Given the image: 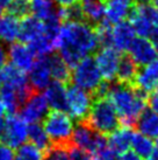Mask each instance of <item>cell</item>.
Listing matches in <instances>:
<instances>
[{
  "mask_svg": "<svg viewBox=\"0 0 158 160\" xmlns=\"http://www.w3.org/2000/svg\"><path fill=\"white\" fill-rule=\"evenodd\" d=\"M132 136H134V128L122 125L107 137L108 146L118 156H121L126 151L130 150Z\"/></svg>",
  "mask_w": 158,
  "mask_h": 160,
  "instance_id": "16",
  "label": "cell"
},
{
  "mask_svg": "<svg viewBox=\"0 0 158 160\" xmlns=\"http://www.w3.org/2000/svg\"><path fill=\"white\" fill-rule=\"evenodd\" d=\"M157 60H158V54H157Z\"/></svg>",
  "mask_w": 158,
  "mask_h": 160,
  "instance_id": "52",
  "label": "cell"
},
{
  "mask_svg": "<svg viewBox=\"0 0 158 160\" xmlns=\"http://www.w3.org/2000/svg\"><path fill=\"white\" fill-rule=\"evenodd\" d=\"M140 70V67L137 63L132 60V58L128 55H123L121 58L120 64H118V74H116V81L124 84H134V81L136 78L137 72Z\"/></svg>",
  "mask_w": 158,
  "mask_h": 160,
  "instance_id": "22",
  "label": "cell"
},
{
  "mask_svg": "<svg viewBox=\"0 0 158 160\" xmlns=\"http://www.w3.org/2000/svg\"><path fill=\"white\" fill-rule=\"evenodd\" d=\"M151 1H152V4H154L155 6L158 8V0H151Z\"/></svg>",
  "mask_w": 158,
  "mask_h": 160,
  "instance_id": "49",
  "label": "cell"
},
{
  "mask_svg": "<svg viewBox=\"0 0 158 160\" xmlns=\"http://www.w3.org/2000/svg\"><path fill=\"white\" fill-rule=\"evenodd\" d=\"M128 19L132 21L136 34L138 36H142V38H149L152 29L155 28L154 23L138 11L136 4L134 5V7L130 11Z\"/></svg>",
  "mask_w": 158,
  "mask_h": 160,
  "instance_id": "27",
  "label": "cell"
},
{
  "mask_svg": "<svg viewBox=\"0 0 158 160\" xmlns=\"http://www.w3.org/2000/svg\"><path fill=\"white\" fill-rule=\"evenodd\" d=\"M28 126L29 124L21 116L16 113L8 115L5 119V132L2 142L11 146L12 148H18L23 145L28 139Z\"/></svg>",
  "mask_w": 158,
  "mask_h": 160,
  "instance_id": "8",
  "label": "cell"
},
{
  "mask_svg": "<svg viewBox=\"0 0 158 160\" xmlns=\"http://www.w3.org/2000/svg\"><path fill=\"white\" fill-rule=\"evenodd\" d=\"M44 33L43 20L36 18L35 15H26L20 21V35L19 40L23 43H29L36 38Z\"/></svg>",
  "mask_w": 158,
  "mask_h": 160,
  "instance_id": "19",
  "label": "cell"
},
{
  "mask_svg": "<svg viewBox=\"0 0 158 160\" xmlns=\"http://www.w3.org/2000/svg\"><path fill=\"white\" fill-rule=\"evenodd\" d=\"M148 105L150 109H152L155 112L158 113V87L149 93V99H148Z\"/></svg>",
  "mask_w": 158,
  "mask_h": 160,
  "instance_id": "39",
  "label": "cell"
},
{
  "mask_svg": "<svg viewBox=\"0 0 158 160\" xmlns=\"http://www.w3.org/2000/svg\"><path fill=\"white\" fill-rule=\"evenodd\" d=\"M44 152L31 142H25L16 148L14 160H43Z\"/></svg>",
  "mask_w": 158,
  "mask_h": 160,
  "instance_id": "30",
  "label": "cell"
},
{
  "mask_svg": "<svg viewBox=\"0 0 158 160\" xmlns=\"http://www.w3.org/2000/svg\"><path fill=\"white\" fill-rule=\"evenodd\" d=\"M62 15L64 19V22L72 21V22H81L86 21L83 6L80 2H75L67 7H62Z\"/></svg>",
  "mask_w": 158,
  "mask_h": 160,
  "instance_id": "33",
  "label": "cell"
},
{
  "mask_svg": "<svg viewBox=\"0 0 158 160\" xmlns=\"http://www.w3.org/2000/svg\"><path fill=\"white\" fill-rule=\"evenodd\" d=\"M86 120L93 129L105 136H109L121 125V118L109 97L94 98Z\"/></svg>",
  "mask_w": 158,
  "mask_h": 160,
  "instance_id": "3",
  "label": "cell"
},
{
  "mask_svg": "<svg viewBox=\"0 0 158 160\" xmlns=\"http://www.w3.org/2000/svg\"><path fill=\"white\" fill-rule=\"evenodd\" d=\"M155 144H156V151L158 152V138L156 139V142H155Z\"/></svg>",
  "mask_w": 158,
  "mask_h": 160,
  "instance_id": "50",
  "label": "cell"
},
{
  "mask_svg": "<svg viewBox=\"0 0 158 160\" xmlns=\"http://www.w3.org/2000/svg\"><path fill=\"white\" fill-rule=\"evenodd\" d=\"M7 60H8V50L5 48L2 42H0V69L7 64Z\"/></svg>",
  "mask_w": 158,
  "mask_h": 160,
  "instance_id": "40",
  "label": "cell"
},
{
  "mask_svg": "<svg viewBox=\"0 0 158 160\" xmlns=\"http://www.w3.org/2000/svg\"><path fill=\"white\" fill-rule=\"evenodd\" d=\"M149 40L152 42V45L156 47V49L158 50V26H156L152 29V32H151V34H150L149 36Z\"/></svg>",
  "mask_w": 158,
  "mask_h": 160,
  "instance_id": "42",
  "label": "cell"
},
{
  "mask_svg": "<svg viewBox=\"0 0 158 160\" xmlns=\"http://www.w3.org/2000/svg\"><path fill=\"white\" fill-rule=\"evenodd\" d=\"M51 70H50V63L49 56H42L36 58L33 68L29 71V83L35 91L45 90L51 83Z\"/></svg>",
  "mask_w": 158,
  "mask_h": 160,
  "instance_id": "12",
  "label": "cell"
},
{
  "mask_svg": "<svg viewBox=\"0 0 158 160\" xmlns=\"http://www.w3.org/2000/svg\"><path fill=\"white\" fill-rule=\"evenodd\" d=\"M120 160H143V158L138 156L134 150H128L120 156Z\"/></svg>",
  "mask_w": 158,
  "mask_h": 160,
  "instance_id": "41",
  "label": "cell"
},
{
  "mask_svg": "<svg viewBox=\"0 0 158 160\" xmlns=\"http://www.w3.org/2000/svg\"><path fill=\"white\" fill-rule=\"evenodd\" d=\"M67 151H69L70 160H93V154L91 152L76 146L72 142L67 147Z\"/></svg>",
  "mask_w": 158,
  "mask_h": 160,
  "instance_id": "36",
  "label": "cell"
},
{
  "mask_svg": "<svg viewBox=\"0 0 158 160\" xmlns=\"http://www.w3.org/2000/svg\"><path fill=\"white\" fill-rule=\"evenodd\" d=\"M49 63H50V70L51 76L55 81H59L62 83H70L71 82V69L67 63L62 58L59 54H51L49 55Z\"/></svg>",
  "mask_w": 158,
  "mask_h": 160,
  "instance_id": "24",
  "label": "cell"
},
{
  "mask_svg": "<svg viewBox=\"0 0 158 160\" xmlns=\"http://www.w3.org/2000/svg\"><path fill=\"white\" fill-rule=\"evenodd\" d=\"M132 150H134L138 156L146 160L151 158L156 152V144L154 142L152 138L146 137L137 131V132H134V136H132Z\"/></svg>",
  "mask_w": 158,
  "mask_h": 160,
  "instance_id": "26",
  "label": "cell"
},
{
  "mask_svg": "<svg viewBox=\"0 0 158 160\" xmlns=\"http://www.w3.org/2000/svg\"><path fill=\"white\" fill-rule=\"evenodd\" d=\"M12 2H13V0H0V8L1 9L9 8Z\"/></svg>",
  "mask_w": 158,
  "mask_h": 160,
  "instance_id": "44",
  "label": "cell"
},
{
  "mask_svg": "<svg viewBox=\"0 0 158 160\" xmlns=\"http://www.w3.org/2000/svg\"><path fill=\"white\" fill-rule=\"evenodd\" d=\"M4 132H5V120L2 118H0V142H2Z\"/></svg>",
  "mask_w": 158,
  "mask_h": 160,
  "instance_id": "45",
  "label": "cell"
},
{
  "mask_svg": "<svg viewBox=\"0 0 158 160\" xmlns=\"http://www.w3.org/2000/svg\"><path fill=\"white\" fill-rule=\"evenodd\" d=\"M146 160H158V152L156 151L154 153V156L151 157V158H149V159H146Z\"/></svg>",
  "mask_w": 158,
  "mask_h": 160,
  "instance_id": "47",
  "label": "cell"
},
{
  "mask_svg": "<svg viewBox=\"0 0 158 160\" xmlns=\"http://www.w3.org/2000/svg\"><path fill=\"white\" fill-rule=\"evenodd\" d=\"M108 97L118 110L121 125L135 128L140 115L148 108L149 93L134 85L116 81L115 83H112Z\"/></svg>",
  "mask_w": 158,
  "mask_h": 160,
  "instance_id": "2",
  "label": "cell"
},
{
  "mask_svg": "<svg viewBox=\"0 0 158 160\" xmlns=\"http://www.w3.org/2000/svg\"><path fill=\"white\" fill-rule=\"evenodd\" d=\"M1 12H2V9L0 8V17H1Z\"/></svg>",
  "mask_w": 158,
  "mask_h": 160,
  "instance_id": "51",
  "label": "cell"
},
{
  "mask_svg": "<svg viewBox=\"0 0 158 160\" xmlns=\"http://www.w3.org/2000/svg\"><path fill=\"white\" fill-rule=\"evenodd\" d=\"M67 147L69 146L53 145L48 151L44 153L43 160H70Z\"/></svg>",
  "mask_w": 158,
  "mask_h": 160,
  "instance_id": "34",
  "label": "cell"
},
{
  "mask_svg": "<svg viewBox=\"0 0 158 160\" xmlns=\"http://www.w3.org/2000/svg\"><path fill=\"white\" fill-rule=\"evenodd\" d=\"M44 96L51 110L67 112V88L65 83L59 81H51V83L44 90Z\"/></svg>",
  "mask_w": 158,
  "mask_h": 160,
  "instance_id": "15",
  "label": "cell"
},
{
  "mask_svg": "<svg viewBox=\"0 0 158 160\" xmlns=\"http://www.w3.org/2000/svg\"><path fill=\"white\" fill-rule=\"evenodd\" d=\"M0 96L2 98V102L5 104L6 111L9 112V115L12 113H18L20 111L21 107L23 105V99L21 95L15 88L12 85L4 83L0 88Z\"/></svg>",
  "mask_w": 158,
  "mask_h": 160,
  "instance_id": "23",
  "label": "cell"
},
{
  "mask_svg": "<svg viewBox=\"0 0 158 160\" xmlns=\"http://www.w3.org/2000/svg\"><path fill=\"white\" fill-rule=\"evenodd\" d=\"M132 85L148 93L152 92L158 87V61L141 67Z\"/></svg>",
  "mask_w": 158,
  "mask_h": 160,
  "instance_id": "17",
  "label": "cell"
},
{
  "mask_svg": "<svg viewBox=\"0 0 158 160\" xmlns=\"http://www.w3.org/2000/svg\"><path fill=\"white\" fill-rule=\"evenodd\" d=\"M93 160H120V156H118L114 151H112L107 145L93 154Z\"/></svg>",
  "mask_w": 158,
  "mask_h": 160,
  "instance_id": "37",
  "label": "cell"
},
{
  "mask_svg": "<svg viewBox=\"0 0 158 160\" xmlns=\"http://www.w3.org/2000/svg\"><path fill=\"white\" fill-rule=\"evenodd\" d=\"M104 81L100 69L98 67L95 58L88 55L84 58L80 62L72 69L71 82L84 90H87L93 93L100 83Z\"/></svg>",
  "mask_w": 158,
  "mask_h": 160,
  "instance_id": "5",
  "label": "cell"
},
{
  "mask_svg": "<svg viewBox=\"0 0 158 160\" xmlns=\"http://www.w3.org/2000/svg\"><path fill=\"white\" fill-rule=\"evenodd\" d=\"M31 49V52L37 58H42V56H49L53 53V50L58 48V42L56 40L50 39L48 35L42 34L39 38H36L35 40L30 41L29 43H27Z\"/></svg>",
  "mask_w": 158,
  "mask_h": 160,
  "instance_id": "28",
  "label": "cell"
},
{
  "mask_svg": "<svg viewBox=\"0 0 158 160\" xmlns=\"http://www.w3.org/2000/svg\"><path fill=\"white\" fill-rule=\"evenodd\" d=\"M71 142L76 146L91 152L92 154L108 145L107 137L93 129L86 119L77 122Z\"/></svg>",
  "mask_w": 158,
  "mask_h": 160,
  "instance_id": "6",
  "label": "cell"
},
{
  "mask_svg": "<svg viewBox=\"0 0 158 160\" xmlns=\"http://www.w3.org/2000/svg\"><path fill=\"white\" fill-rule=\"evenodd\" d=\"M113 23H110L107 19H104L101 22L94 26L97 32L99 45L101 47H113L114 41H113Z\"/></svg>",
  "mask_w": 158,
  "mask_h": 160,
  "instance_id": "31",
  "label": "cell"
},
{
  "mask_svg": "<svg viewBox=\"0 0 158 160\" xmlns=\"http://www.w3.org/2000/svg\"><path fill=\"white\" fill-rule=\"evenodd\" d=\"M135 4L136 0H106V19L113 25L126 20Z\"/></svg>",
  "mask_w": 158,
  "mask_h": 160,
  "instance_id": "18",
  "label": "cell"
},
{
  "mask_svg": "<svg viewBox=\"0 0 158 160\" xmlns=\"http://www.w3.org/2000/svg\"><path fill=\"white\" fill-rule=\"evenodd\" d=\"M20 35V20L19 17L12 13L0 17V42L14 43Z\"/></svg>",
  "mask_w": 158,
  "mask_h": 160,
  "instance_id": "20",
  "label": "cell"
},
{
  "mask_svg": "<svg viewBox=\"0 0 158 160\" xmlns=\"http://www.w3.org/2000/svg\"><path fill=\"white\" fill-rule=\"evenodd\" d=\"M94 0H80V4L81 5H85V4H88V2H92Z\"/></svg>",
  "mask_w": 158,
  "mask_h": 160,
  "instance_id": "48",
  "label": "cell"
},
{
  "mask_svg": "<svg viewBox=\"0 0 158 160\" xmlns=\"http://www.w3.org/2000/svg\"><path fill=\"white\" fill-rule=\"evenodd\" d=\"M35 55L29 48V46L23 42L12 43L8 49L9 62L16 68L21 69L25 72H29L35 63Z\"/></svg>",
  "mask_w": 158,
  "mask_h": 160,
  "instance_id": "13",
  "label": "cell"
},
{
  "mask_svg": "<svg viewBox=\"0 0 158 160\" xmlns=\"http://www.w3.org/2000/svg\"><path fill=\"white\" fill-rule=\"evenodd\" d=\"M135 128L138 132L146 137L157 139L158 138V113L152 109L146 108L142 112L136 122Z\"/></svg>",
  "mask_w": 158,
  "mask_h": 160,
  "instance_id": "21",
  "label": "cell"
},
{
  "mask_svg": "<svg viewBox=\"0 0 158 160\" xmlns=\"http://www.w3.org/2000/svg\"><path fill=\"white\" fill-rule=\"evenodd\" d=\"M129 55L137 63L138 67H145L156 61L157 49L148 38H136L132 41L130 48L128 50Z\"/></svg>",
  "mask_w": 158,
  "mask_h": 160,
  "instance_id": "11",
  "label": "cell"
},
{
  "mask_svg": "<svg viewBox=\"0 0 158 160\" xmlns=\"http://www.w3.org/2000/svg\"><path fill=\"white\" fill-rule=\"evenodd\" d=\"M94 97L87 90L75 84L67 87V113L77 122L87 118Z\"/></svg>",
  "mask_w": 158,
  "mask_h": 160,
  "instance_id": "7",
  "label": "cell"
},
{
  "mask_svg": "<svg viewBox=\"0 0 158 160\" xmlns=\"http://www.w3.org/2000/svg\"><path fill=\"white\" fill-rule=\"evenodd\" d=\"M67 112L51 110L43 119V126L53 145L69 146L71 144L75 122Z\"/></svg>",
  "mask_w": 158,
  "mask_h": 160,
  "instance_id": "4",
  "label": "cell"
},
{
  "mask_svg": "<svg viewBox=\"0 0 158 160\" xmlns=\"http://www.w3.org/2000/svg\"><path fill=\"white\" fill-rule=\"evenodd\" d=\"M30 1L31 0H13L8 12L19 18H23L28 15V12H30Z\"/></svg>",
  "mask_w": 158,
  "mask_h": 160,
  "instance_id": "35",
  "label": "cell"
},
{
  "mask_svg": "<svg viewBox=\"0 0 158 160\" xmlns=\"http://www.w3.org/2000/svg\"><path fill=\"white\" fill-rule=\"evenodd\" d=\"M121 58V52L114 47H101L95 53V61L104 80L113 82L116 78Z\"/></svg>",
  "mask_w": 158,
  "mask_h": 160,
  "instance_id": "10",
  "label": "cell"
},
{
  "mask_svg": "<svg viewBox=\"0 0 158 160\" xmlns=\"http://www.w3.org/2000/svg\"><path fill=\"white\" fill-rule=\"evenodd\" d=\"M56 2L61 7H67L70 5H73L75 2H78V0H56Z\"/></svg>",
  "mask_w": 158,
  "mask_h": 160,
  "instance_id": "43",
  "label": "cell"
},
{
  "mask_svg": "<svg viewBox=\"0 0 158 160\" xmlns=\"http://www.w3.org/2000/svg\"><path fill=\"white\" fill-rule=\"evenodd\" d=\"M99 40L94 26L86 21H66L59 32L58 50L62 58L73 69L84 58L99 50Z\"/></svg>",
  "mask_w": 158,
  "mask_h": 160,
  "instance_id": "1",
  "label": "cell"
},
{
  "mask_svg": "<svg viewBox=\"0 0 158 160\" xmlns=\"http://www.w3.org/2000/svg\"><path fill=\"white\" fill-rule=\"evenodd\" d=\"M28 139L30 140L31 144L37 146L44 153L53 146V142L50 140L45 129H44L43 124H41V123L29 124V126H28Z\"/></svg>",
  "mask_w": 158,
  "mask_h": 160,
  "instance_id": "25",
  "label": "cell"
},
{
  "mask_svg": "<svg viewBox=\"0 0 158 160\" xmlns=\"http://www.w3.org/2000/svg\"><path fill=\"white\" fill-rule=\"evenodd\" d=\"M56 0H31L30 12L36 18L44 20L53 12V4Z\"/></svg>",
  "mask_w": 158,
  "mask_h": 160,
  "instance_id": "32",
  "label": "cell"
},
{
  "mask_svg": "<svg viewBox=\"0 0 158 160\" xmlns=\"http://www.w3.org/2000/svg\"><path fill=\"white\" fill-rule=\"evenodd\" d=\"M5 112H6V108H5V104L2 102V98L0 96V118H2V116L5 115Z\"/></svg>",
  "mask_w": 158,
  "mask_h": 160,
  "instance_id": "46",
  "label": "cell"
},
{
  "mask_svg": "<svg viewBox=\"0 0 158 160\" xmlns=\"http://www.w3.org/2000/svg\"><path fill=\"white\" fill-rule=\"evenodd\" d=\"M15 153L13 148L5 142H0V160H14Z\"/></svg>",
  "mask_w": 158,
  "mask_h": 160,
  "instance_id": "38",
  "label": "cell"
},
{
  "mask_svg": "<svg viewBox=\"0 0 158 160\" xmlns=\"http://www.w3.org/2000/svg\"><path fill=\"white\" fill-rule=\"evenodd\" d=\"M86 18V22L95 26L106 19V2L104 0H94L92 2L81 5Z\"/></svg>",
  "mask_w": 158,
  "mask_h": 160,
  "instance_id": "29",
  "label": "cell"
},
{
  "mask_svg": "<svg viewBox=\"0 0 158 160\" xmlns=\"http://www.w3.org/2000/svg\"><path fill=\"white\" fill-rule=\"evenodd\" d=\"M136 32L130 20H122L113 26V41L114 48L118 52H128L132 41L136 38Z\"/></svg>",
  "mask_w": 158,
  "mask_h": 160,
  "instance_id": "14",
  "label": "cell"
},
{
  "mask_svg": "<svg viewBox=\"0 0 158 160\" xmlns=\"http://www.w3.org/2000/svg\"><path fill=\"white\" fill-rule=\"evenodd\" d=\"M49 108L50 107L44 93H41V91H35L21 107L19 115L28 124L41 123L49 113Z\"/></svg>",
  "mask_w": 158,
  "mask_h": 160,
  "instance_id": "9",
  "label": "cell"
}]
</instances>
